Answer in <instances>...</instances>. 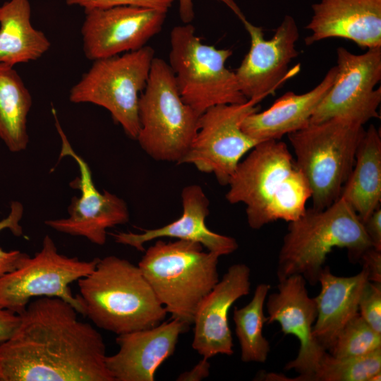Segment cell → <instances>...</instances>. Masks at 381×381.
I'll use <instances>...</instances> for the list:
<instances>
[{"instance_id":"9","label":"cell","mask_w":381,"mask_h":381,"mask_svg":"<svg viewBox=\"0 0 381 381\" xmlns=\"http://www.w3.org/2000/svg\"><path fill=\"white\" fill-rule=\"evenodd\" d=\"M154 57V49L145 46L93 61L90 69L71 87L70 101L106 109L125 133L136 139L140 128L138 95L146 85Z\"/></svg>"},{"instance_id":"25","label":"cell","mask_w":381,"mask_h":381,"mask_svg":"<svg viewBox=\"0 0 381 381\" xmlns=\"http://www.w3.org/2000/svg\"><path fill=\"white\" fill-rule=\"evenodd\" d=\"M32 104L30 92L13 66L0 64V140L11 152L28 147V116Z\"/></svg>"},{"instance_id":"33","label":"cell","mask_w":381,"mask_h":381,"mask_svg":"<svg viewBox=\"0 0 381 381\" xmlns=\"http://www.w3.org/2000/svg\"><path fill=\"white\" fill-rule=\"evenodd\" d=\"M365 231L372 246L381 250V207L378 206L372 214L362 222Z\"/></svg>"},{"instance_id":"4","label":"cell","mask_w":381,"mask_h":381,"mask_svg":"<svg viewBox=\"0 0 381 381\" xmlns=\"http://www.w3.org/2000/svg\"><path fill=\"white\" fill-rule=\"evenodd\" d=\"M370 247L358 214L339 198L324 209H306L289 222L278 255L277 279L301 274L315 285L333 248H346L350 260L357 262Z\"/></svg>"},{"instance_id":"36","label":"cell","mask_w":381,"mask_h":381,"mask_svg":"<svg viewBox=\"0 0 381 381\" xmlns=\"http://www.w3.org/2000/svg\"><path fill=\"white\" fill-rule=\"evenodd\" d=\"M179 12L182 22L190 23L195 16L193 0H179Z\"/></svg>"},{"instance_id":"27","label":"cell","mask_w":381,"mask_h":381,"mask_svg":"<svg viewBox=\"0 0 381 381\" xmlns=\"http://www.w3.org/2000/svg\"><path fill=\"white\" fill-rule=\"evenodd\" d=\"M380 372L381 349L349 358H337L326 352L310 381H370Z\"/></svg>"},{"instance_id":"13","label":"cell","mask_w":381,"mask_h":381,"mask_svg":"<svg viewBox=\"0 0 381 381\" xmlns=\"http://www.w3.org/2000/svg\"><path fill=\"white\" fill-rule=\"evenodd\" d=\"M218 1L233 11L250 35V49L234 72L246 99L260 101L282 85L288 78L290 62L298 55L296 43L299 31L296 21L285 16L272 37L265 40L262 28L250 23L234 0Z\"/></svg>"},{"instance_id":"21","label":"cell","mask_w":381,"mask_h":381,"mask_svg":"<svg viewBox=\"0 0 381 381\" xmlns=\"http://www.w3.org/2000/svg\"><path fill=\"white\" fill-rule=\"evenodd\" d=\"M336 74L337 66H334L310 91L300 95L286 92L266 110L253 112L246 117L241 123L242 131L252 138L262 142L280 140L284 135L305 128L331 88Z\"/></svg>"},{"instance_id":"6","label":"cell","mask_w":381,"mask_h":381,"mask_svg":"<svg viewBox=\"0 0 381 381\" xmlns=\"http://www.w3.org/2000/svg\"><path fill=\"white\" fill-rule=\"evenodd\" d=\"M365 131L359 123L336 117L287 135L309 185L312 207L324 209L339 199Z\"/></svg>"},{"instance_id":"28","label":"cell","mask_w":381,"mask_h":381,"mask_svg":"<svg viewBox=\"0 0 381 381\" xmlns=\"http://www.w3.org/2000/svg\"><path fill=\"white\" fill-rule=\"evenodd\" d=\"M381 349V334L356 315L340 331L329 353L337 358L358 357Z\"/></svg>"},{"instance_id":"3","label":"cell","mask_w":381,"mask_h":381,"mask_svg":"<svg viewBox=\"0 0 381 381\" xmlns=\"http://www.w3.org/2000/svg\"><path fill=\"white\" fill-rule=\"evenodd\" d=\"M83 315L117 335L154 327L167 313L138 265L115 255L79 280Z\"/></svg>"},{"instance_id":"17","label":"cell","mask_w":381,"mask_h":381,"mask_svg":"<svg viewBox=\"0 0 381 381\" xmlns=\"http://www.w3.org/2000/svg\"><path fill=\"white\" fill-rule=\"evenodd\" d=\"M250 270L243 263L231 265L199 304L193 319L192 347L202 357L234 353L229 311L250 291Z\"/></svg>"},{"instance_id":"22","label":"cell","mask_w":381,"mask_h":381,"mask_svg":"<svg viewBox=\"0 0 381 381\" xmlns=\"http://www.w3.org/2000/svg\"><path fill=\"white\" fill-rule=\"evenodd\" d=\"M368 282V274L363 269L351 277L337 276L328 266L322 270L318 278L320 291L314 298L318 313L313 336L326 351L344 327L358 313L360 298Z\"/></svg>"},{"instance_id":"12","label":"cell","mask_w":381,"mask_h":381,"mask_svg":"<svg viewBox=\"0 0 381 381\" xmlns=\"http://www.w3.org/2000/svg\"><path fill=\"white\" fill-rule=\"evenodd\" d=\"M334 81L315 109L310 123L341 117L364 125L378 118L381 88V47L355 54L344 47L337 49Z\"/></svg>"},{"instance_id":"24","label":"cell","mask_w":381,"mask_h":381,"mask_svg":"<svg viewBox=\"0 0 381 381\" xmlns=\"http://www.w3.org/2000/svg\"><path fill=\"white\" fill-rule=\"evenodd\" d=\"M50 42L31 23L29 0H9L0 7V64L14 66L40 58Z\"/></svg>"},{"instance_id":"29","label":"cell","mask_w":381,"mask_h":381,"mask_svg":"<svg viewBox=\"0 0 381 381\" xmlns=\"http://www.w3.org/2000/svg\"><path fill=\"white\" fill-rule=\"evenodd\" d=\"M23 212L24 208L21 202L12 201L9 214L0 220V232L4 229H9L13 235L20 236L23 234V228L20 222ZM28 255L18 250L6 251L0 248V277L18 268Z\"/></svg>"},{"instance_id":"30","label":"cell","mask_w":381,"mask_h":381,"mask_svg":"<svg viewBox=\"0 0 381 381\" xmlns=\"http://www.w3.org/2000/svg\"><path fill=\"white\" fill-rule=\"evenodd\" d=\"M358 313L378 334H381V283L368 281L358 303Z\"/></svg>"},{"instance_id":"15","label":"cell","mask_w":381,"mask_h":381,"mask_svg":"<svg viewBox=\"0 0 381 381\" xmlns=\"http://www.w3.org/2000/svg\"><path fill=\"white\" fill-rule=\"evenodd\" d=\"M167 11L136 6L85 11L81 35L85 56L95 61L141 49L160 32Z\"/></svg>"},{"instance_id":"7","label":"cell","mask_w":381,"mask_h":381,"mask_svg":"<svg viewBox=\"0 0 381 381\" xmlns=\"http://www.w3.org/2000/svg\"><path fill=\"white\" fill-rule=\"evenodd\" d=\"M200 115L182 99L169 65L154 57L138 100L136 140L157 161L180 164L197 133Z\"/></svg>"},{"instance_id":"34","label":"cell","mask_w":381,"mask_h":381,"mask_svg":"<svg viewBox=\"0 0 381 381\" xmlns=\"http://www.w3.org/2000/svg\"><path fill=\"white\" fill-rule=\"evenodd\" d=\"M20 320V315L0 307V344L11 337Z\"/></svg>"},{"instance_id":"37","label":"cell","mask_w":381,"mask_h":381,"mask_svg":"<svg viewBox=\"0 0 381 381\" xmlns=\"http://www.w3.org/2000/svg\"><path fill=\"white\" fill-rule=\"evenodd\" d=\"M0 381H1V379H0Z\"/></svg>"},{"instance_id":"32","label":"cell","mask_w":381,"mask_h":381,"mask_svg":"<svg viewBox=\"0 0 381 381\" xmlns=\"http://www.w3.org/2000/svg\"><path fill=\"white\" fill-rule=\"evenodd\" d=\"M360 261L368 274V281L381 283V250L373 247L366 250Z\"/></svg>"},{"instance_id":"14","label":"cell","mask_w":381,"mask_h":381,"mask_svg":"<svg viewBox=\"0 0 381 381\" xmlns=\"http://www.w3.org/2000/svg\"><path fill=\"white\" fill-rule=\"evenodd\" d=\"M52 113L61 140L60 157H70L78 166L80 176L71 186L78 188L80 195L71 199L67 217L49 219L44 223L58 232L84 237L92 243L104 245L108 229L129 221L127 204L115 194L107 190L100 193L97 189L87 163L71 147L54 108Z\"/></svg>"},{"instance_id":"11","label":"cell","mask_w":381,"mask_h":381,"mask_svg":"<svg viewBox=\"0 0 381 381\" xmlns=\"http://www.w3.org/2000/svg\"><path fill=\"white\" fill-rule=\"evenodd\" d=\"M259 102L219 104L204 111L180 164H190L201 172L213 174L220 185L227 186L241 158L260 143L241 129L245 118L259 110Z\"/></svg>"},{"instance_id":"10","label":"cell","mask_w":381,"mask_h":381,"mask_svg":"<svg viewBox=\"0 0 381 381\" xmlns=\"http://www.w3.org/2000/svg\"><path fill=\"white\" fill-rule=\"evenodd\" d=\"M98 260L97 258L82 260L61 254L53 239L46 235L40 251L0 277V307L20 315L34 298L56 297L83 315L82 303L73 294L70 284L92 271Z\"/></svg>"},{"instance_id":"1","label":"cell","mask_w":381,"mask_h":381,"mask_svg":"<svg viewBox=\"0 0 381 381\" xmlns=\"http://www.w3.org/2000/svg\"><path fill=\"white\" fill-rule=\"evenodd\" d=\"M56 297L32 299L0 344L1 381H114L101 334Z\"/></svg>"},{"instance_id":"35","label":"cell","mask_w":381,"mask_h":381,"mask_svg":"<svg viewBox=\"0 0 381 381\" xmlns=\"http://www.w3.org/2000/svg\"><path fill=\"white\" fill-rule=\"evenodd\" d=\"M207 358H202L190 370L179 375L178 381H200L209 376L210 364Z\"/></svg>"},{"instance_id":"19","label":"cell","mask_w":381,"mask_h":381,"mask_svg":"<svg viewBox=\"0 0 381 381\" xmlns=\"http://www.w3.org/2000/svg\"><path fill=\"white\" fill-rule=\"evenodd\" d=\"M312 8L306 45L337 37L363 48L381 47V0H321Z\"/></svg>"},{"instance_id":"8","label":"cell","mask_w":381,"mask_h":381,"mask_svg":"<svg viewBox=\"0 0 381 381\" xmlns=\"http://www.w3.org/2000/svg\"><path fill=\"white\" fill-rule=\"evenodd\" d=\"M169 66L183 102L200 116L209 108L248 101L234 71L226 67L230 49L202 43L190 23L175 26L170 35Z\"/></svg>"},{"instance_id":"5","label":"cell","mask_w":381,"mask_h":381,"mask_svg":"<svg viewBox=\"0 0 381 381\" xmlns=\"http://www.w3.org/2000/svg\"><path fill=\"white\" fill-rule=\"evenodd\" d=\"M197 242L157 241L138 266L171 318L193 325L202 299L219 282V255Z\"/></svg>"},{"instance_id":"2","label":"cell","mask_w":381,"mask_h":381,"mask_svg":"<svg viewBox=\"0 0 381 381\" xmlns=\"http://www.w3.org/2000/svg\"><path fill=\"white\" fill-rule=\"evenodd\" d=\"M228 186L226 200L246 205L247 222L253 229L277 220L297 219L311 198L305 176L280 140L257 144L238 163Z\"/></svg>"},{"instance_id":"23","label":"cell","mask_w":381,"mask_h":381,"mask_svg":"<svg viewBox=\"0 0 381 381\" xmlns=\"http://www.w3.org/2000/svg\"><path fill=\"white\" fill-rule=\"evenodd\" d=\"M344 199L363 222L381 202V136L371 124L358 146L351 172L341 190Z\"/></svg>"},{"instance_id":"26","label":"cell","mask_w":381,"mask_h":381,"mask_svg":"<svg viewBox=\"0 0 381 381\" xmlns=\"http://www.w3.org/2000/svg\"><path fill=\"white\" fill-rule=\"evenodd\" d=\"M270 289L268 284H258L248 304L240 308H234L233 320L243 362L263 363L267 359L270 345L262 335V327L267 322L264 305Z\"/></svg>"},{"instance_id":"16","label":"cell","mask_w":381,"mask_h":381,"mask_svg":"<svg viewBox=\"0 0 381 381\" xmlns=\"http://www.w3.org/2000/svg\"><path fill=\"white\" fill-rule=\"evenodd\" d=\"M278 281L277 291L269 295L266 303V323L277 322L284 334L296 337L300 344L298 353L285 369L299 373L295 380L310 381L327 352L313 336L316 302L309 296L307 282L302 275L293 274Z\"/></svg>"},{"instance_id":"20","label":"cell","mask_w":381,"mask_h":381,"mask_svg":"<svg viewBox=\"0 0 381 381\" xmlns=\"http://www.w3.org/2000/svg\"><path fill=\"white\" fill-rule=\"evenodd\" d=\"M181 199L183 212L176 220L159 228L143 230L141 233L112 234L115 241L139 251L145 250V243L162 237L197 242L219 256L229 255L237 250L238 245L234 238L215 233L207 228L205 219L209 214L210 202L200 186H186L182 190Z\"/></svg>"},{"instance_id":"18","label":"cell","mask_w":381,"mask_h":381,"mask_svg":"<svg viewBox=\"0 0 381 381\" xmlns=\"http://www.w3.org/2000/svg\"><path fill=\"white\" fill-rule=\"evenodd\" d=\"M190 325L177 319L145 329L118 335L119 351L107 356L114 381H154L158 368L175 351L180 334Z\"/></svg>"},{"instance_id":"31","label":"cell","mask_w":381,"mask_h":381,"mask_svg":"<svg viewBox=\"0 0 381 381\" xmlns=\"http://www.w3.org/2000/svg\"><path fill=\"white\" fill-rule=\"evenodd\" d=\"M175 0H66L69 6H78L85 11L106 9L120 6H136L168 11Z\"/></svg>"}]
</instances>
